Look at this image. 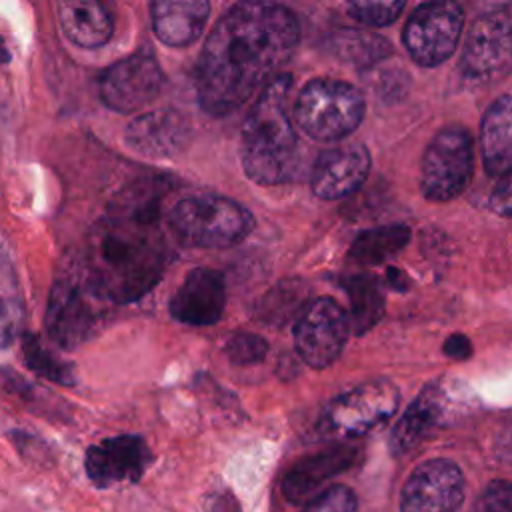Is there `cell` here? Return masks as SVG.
I'll return each instance as SVG.
<instances>
[{
    "label": "cell",
    "mask_w": 512,
    "mask_h": 512,
    "mask_svg": "<svg viewBox=\"0 0 512 512\" xmlns=\"http://www.w3.org/2000/svg\"><path fill=\"white\" fill-rule=\"evenodd\" d=\"M22 328V308L16 302L0 298V348L10 346Z\"/></svg>",
    "instance_id": "cell-32"
},
{
    "label": "cell",
    "mask_w": 512,
    "mask_h": 512,
    "mask_svg": "<svg viewBox=\"0 0 512 512\" xmlns=\"http://www.w3.org/2000/svg\"><path fill=\"white\" fill-rule=\"evenodd\" d=\"M6 60H10V54H8V48L4 46V42L0 40V62H6Z\"/></svg>",
    "instance_id": "cell-37"
},
{
    "label": "cell",
    "mask_w": 512,
    "mask_h": 512,
    "mask_svg": "<svg viewBox=\"0 0 512 512\" xmlns=\"http://www.w3.org/2000/svg\"><path fill=\"white\" fill-rule=\"evenodd\" d=\"M462 28L464 12L460 4L448 0L424 2L406 20L402 40L416 64L432 68L452 56Z\"/></svg>",
    "instance_id": "cell-9"
},
{
    "label": "cell",
    "mask_w": 512,
    "mask_h": 512,
    "mask_svg": "<svg viewBox=\"0 0 512 512\" xmlns=\"http://www.w3.org/2000/svg\"><path fill=\"white\" fill-rule=\"evenodd\" d=\"M152 464V452L138 434H120L92 444L84 458L90 482L98 488L138 482Z\"/></svg>",
    "instance_id": "cell-14"
},
{
    "label": "cell",
    "mask_w": 512,
    "mask_h": 512,
    "mask_svg": "<svg viewBox=\"0 0 512 512\" xmlns=\"http://www.w3.org/2000/svg\"><path fill=\"white\" fill-rule=\"evenodd\" d=\"M512 108L510 96L496 98L482 116L480 122V150L484 170L492 178L510 176L512 166Z\"/></svg>",
    "instance_id": "cell-20"
},
{
    "label": "cell",
    "mask_w": 512,
    "mask_h": 512,
    "mask_svg": "<svg viewBox=\"0 0 512 512\" xmlns=\"http://www.w3.org/2000/svg\"><path fill=\"white\" fill-rule=\"evenodd\" d=\"M166 76L150 52H134L108 66L98 90L102 102L116 112H136L152 104L164 90Z\"/></svg>",
    "instance_id": "cell-11"
},
{
    "label": "cell",
    "mask_w": 512,
    "mask_h": 512,
    "mask_svg": "<svg viewBox=\"0 0 512 512\" xmlns=\"http://www.w3.org/2000/svg\"><path fill=\"white\" fill-rule=\"evenodd\" d=\"M290 86V74H278L270 80L242 124V168L260 186L284 184L298 168V136L288 116Z\"/></svg>",
    "instance_id": "cell-3"
},
{
    "label": "cell",
    "mask_w": 512,
    "mask_h": 512,
    "mask_svg": "<svg viewBox=\"0 0 512 512\" xmlns=\"http://www.w3.org/2000/svg\"><path fill=\"white\" fill-rule=\"evenodd\" d=\"M210 512H240V508H238L236 500H234L228 492H222V494H218V496L212 500Z\"/></svg>",
    "instance_id": "cell-35"
},
{
    "label": "cell",
    "mask_w": 512,
    "mask_h": 512,
    "mask_svg": "<svg viewBox=\"0 0 512 512\" xmlns=\"http://www.w3.org/2000/svg\"><path fill=\"white\" fill-rule=\"evenodd\" d=\"M512 48L510 8H494L478 16L466 38L460 56V72L466 78L482 80L508 68Z\"/></svg>",
    "instance_id": "cell-13"
},
{
    "label": "cell",
    "mask_w": 512,
    "mask_h": 512,
    "mask_svg": "<svg viewBox=\"0 0 512 512\" xmlns=\"http://www.w3.org/2000/svg\"><path fill=\"white\" fill-rule=\"evenodd\" d=\"M224 354L234 366H254L266 358L268 342L250 332H236L224 344Z\"/></svg>",
    "instance_id": "cell-28"
},
{
    "label": "cell",
    "mask_w": 512,
    "mask_h": 512,
    "mask_svg": "<svg viewBox=\"0 0 512 512\" xmlns=\"http://www.w3.org/2000/svg\"><path fill=\"white\" fill-rule=\"evenodd\" d=\"M226 306L224 278L210 268H194L170 298L174 320L192 326L216 324Z\"/></svg>",
    "instance_id": "cell-17"
},
{
    "label": "cell",
    "mask_w": 512,
    "mask_h": 512,
    "mask_svg": "<svg viewBox=\"0 0 512 512\" xmlns=\"http://www.w3.org/2000/svg\"><path fill=\"white\" fill-rule=\"evenodd\" d=\"M344 290L350 300V332L362 336L384 316L382 284L372 274H354L344 280Z\"/></svg>",
    "instance_id": "cell-24"
},
{
    "label": "cell",
    "mask_w": 512,
    "mask_h": 512,
    "mask_svg": "<svg viewBox=\"0 0 512 512\" xmlns=\"http://www.w3.org/2000/svg\"><path fill=\"white\" fill-rule=\"evenodd\" d=\"M254 216L232 198L192 194L178 200L168 212L174 238L190 248H230L254 230Z\"/></svg>",
    "instance_id": "cell-4"
},
{
    "label": "cell",
    "mask_w": 512,
    "mask_h": 512,
    "mask_svg": "<svg viewBox=\"0 0 512 512\" xmlns=\"http://www.w3.org/2000/svg\"><path fill=\"white\" fill-rule=\"evenodd\" d=\"M470 512H512V488L506 480L490 482Z\"/></svg>",
    "instance_id": "cell-31"
},
{
    "label": "cell",
    "mask_w": 512,
    "mask_h": 512,
    "mask_svg": "<svg viewBox=\"0 0 512 512\" xmlns=\"http://www.w3.org/2000/svg\"><path fill=\"white\" fill-rule=\"evenodd\" d=\"M490 206L504 218L510 216V176L498 178L496 188L490 196Z\"/></svg>",
    "instance_id": "cell-33"
},
{
    "label": "cell",
    "mask_w": 512,
    "mask_h": 512,
    "mask_svg": "<svg viewBox=\"0 0 512 512\" xmlns=\"http://www.w3.org/2000/svg\"><path fill=\"white\" fill-rule=\"evenodd\" d=\"M388 284H390L394 290H406V288H408V276L404 274V270L388 268Z\"/></svg>",
    "instance_id": "cell-36"
},
{
    "label": "cell",
    "mask_w": 512,
    "mask_h": 512,
    "mask_svg": "<svg viewBox=\"0 0 512 512\" xmlns=\"http://www.w3.org/2000/svg\"><path fill=\"white\" fill-rule=\"evenodd\" d=\"M358 458V448L338 444L294 462L282 478V494L290 504H302L316 496V490L336 474L348 470Z\"/></svg>",
    "instance_id": "cell-18"
},
{
    "label": "cell",
    "mask_w": 512,
    "mask_h": 512,
    "mask_svg": "<svg viewBox=\"0 0 512 512\" xmlns=\"http://www.w3.org/2000/svg\"><path fill=\"white\" fill-rule=\"evenodd\" d=\"M106 306L108 302H104L78 272L62 276L54 282L48 298V334L58 346L66 350L76 348L100 330L106 318Z\"/></svg>",
    "instance_id": "cell-6"
},
{
    "label": "cell",
    "mask_w": 512,
    "mask_h": 512,
    "mask_svg": "<svg viewBox=\"0 0 512 512\" xmlns=\"http://www.w3.org/2000/svg\"><path fill=\"white\" fill-rule=\"evenodd\" d=\"M370 172V152L358 142L326 148L312 168V192L322 200H338L356 192Z\"/></svg>",
    "instance_id": "cell-15"
},
{
    "label": "cell",
    "mask_w": 512,
    "mask_h": 512,
    "mask_svg": "<svg viewBox=\"0 0 512 512\" xmlns=\"http://www.w3.org/2000/svg\"><path fill=\"white\" fill-rule=\"evenodd\" d=\"M464 474L448 458L418 464L400 490V512H460Z\"/></svg>",
    "instance_id": "cell-12"
},
{
    "label": "cell",
    "mask_w": 512,
    "mask_h": 512,
    "mask_svg": "<svg viewBox=\"0 0 512 512\" xmlns=\"http://www.w3.org/2000/svg\"><path fill=\"white\" fill-rule=\"evenodd\" d=\"M22 352H24L26 364L42 378L62 384V386H74L76 374H74L72 364H68L66 360H62L60 356L50 352L34 334L24 336Z\"/></svg>",
    "instance_id": "cell-27"
},
{
    "label": "cell",
    "mask_w": 512,
    "mask_h": 512,
    "mask_svg": "<svg viewBox=\"0 0 512 512\" xmlns=\"http://www.w3.org/2000/svg\"><path fill=\"white\" fill-rule=\"evenodd\" d=\"M154 34L168 46H188L204 30L210 4L204 0H156L150 6Z\"/></svg>",
    "instance_id": "cell-19"
},
{
    "label": "cell",
    "mask_w": 512,
    "mask_h": 512,
    "mask_svg": "<svg viewBox=\"0 0 512 512\" xmlns=\"http://www.w3.org/2000/svg\"><path fill=\"white\" fill-rule=\"evenodd\" d=\"M350 336L346 310L330 296L306 304L294 326V346L300 358L316 370L328 368Z\"/></svg>",
    "instance_id": "cell-10"
},
{
    "label": "cell",
    "mask_w": 512,
    "mask_h": 512,
    "mask_svg": "<svg viewBox=\"0 0 512 512\" xmlns=\"http://www.w3.org/2000/svg\"><path fill=\"white\" fill-rule=\"evenodd\" d=\"M300 24L272 2L234 4L210 30L196 66V94L204 112L226 116L274 80L292 58Z\"/></svg>",
    "instance_id": "cell-1"
},
{
    "label": "cell",
    "mask_w": 512,
    "mask_h": 512,
    "mask_svg": "<svg viewBox=\"0 0 512 512\" xmlns=\"http://www.w3.org/2000/svg\"><path fill=\"white\" fill-rule=\"evenodd\" d=\"M192 136L190 120L176 108H160L136 116L124 132L130 150L146 158L180 154Z\"/></svg>",
    "instance_id": "cell-16"
},
{
    "label": "cell",
    "mask_w": 512,
    "mask_h": 512,
    "mask_svg": "<svg viewBox=\"0 0 512 512\" xmlns=\"http://www.w3.org/2000/svg\"><path fill=\"white\" fill-rule=\"evenodd\" d=\"M400 394L386 382H366L336 396L324 410L318 428L326 436L356 438L384 424L398 408Z\"/></svg>",
    "instance_id": "cell-8"
},
{
    "label": "cell",
    "mask_w": 512,
    "mask_h": 512,
    "mask_svg": "<svg viewBox=\"0 0 512 512\" xmlns=\"http://www.w3.org/2000/svg\"><path fill=\"white\" fill-rule=\"evenodd\" d=\"M328 46L334 56L356 68H368L392 54L386 38L366 30H338L330 36Z\"/></svg>",
    "instance_id": "cell-26"
},
{
    "label": "cell",
    "mask_w": 512,
    "mask_h": 512,
    "mask_svg": "<svg viewBox=\"0 0 512 512\" xmlns=\"http://www.w3.org/2000/svg\"><path fill=\"white\" fill-rule=\"evenodd\" d=\"M444 354L452 360H466L472 354V344L464 334H452L444 340Z\"/></svg>",
    "instance_id": "cell-34"
},
{
    "label": "cell",
    "mask_w": 512,
    "mask_h": 512,
    "mask_svg": "<svg viewBox=\"0 0 512 512\" xmlns=\"http://www.w3.org/2000/svg\"><path fill=\"white\" fill-rule=\"evenodd\" d=\"M404 10V2H352L348 4V14L364 26L380 28L392 24L400 12Z\"/></svg>",
    "instance_id": "cell-29"
},
{
    "label": "cell",
    "mask_w": 512,
    "mask_h": 512,
    "mask_svg": "<svg viewBox=\"0 0 512 512\" xmlns=\"http://www.w3.org/2000/svg\"><path fill=\"white\" fill-rule=\"evenodd\" d=\"M442 412V392L438 382H428L420 394L410 402L400 420L390 432V452L394 456H404L414 446H418L432 426L438 422Z\"/></svg>",
    "instance_id": "cell-21"
},
{
    "label": "cell",
    "mask_w": 512,
    "mask_h": 512,
    "mask_svg": "<svg viewBox=\"0 0 512 512\" xmlns=\"http://www.w3.org/2000/svg\"><path fill=\"white\" fill-rule=\"evenodd\" d=\"M410 242V228L406 224H388L360 232L350 250L348 258L360 266H378L390 256L398 254Z\"/></svg>",
    "instance_id": "cell-25"
},
{
    "label": "cell",
    "mask_w": 512,
    "mask_h": 512,
    "mask_svg": "<svg viewBox=\"0 0 512 512\" xmlns=\"http://www.w3.org/2000/svg\"><path fill=\"white\" fill-rule=\"evenodd\" d=\"M162 190L136 182L96 226L78 272L108 304L142 298L164 274L170 246L160 228Z\"/></svg>",
    "instance_id": "cell-2"
},
{
    "label": "cell",
    "mask_w": 512,
    "mask_h": 512,
    "mask_svg": "<svg viewBox=\"0 0 512 512\" xmlns=\"http://www.w3.org/2000/svg\"><path fill=\"white\" fill-rule=\"evenodd\" d=\"M358 500L352 488L334 484L308 500L304 512H356Z\"/></svg>",
    "instance_id": "cell-30"
},
{
    "label": "cell",
    "mask_w": 512,
    "mask_h": 512,
    "mask_svg": "<svg viewBox=\"0 0 512 512\" xmlns=\"http://www.w3.org/2000/svg\"><path fill=\"white\" fill-rule=\"evenodd\" d=\"M306 300L308 286L298 278H284L254 304V316L264 326L284 328L292 320H298L306 308Z\"/></svg>",
    "instance_id": "cell-23"
},
{
    "label": "cell",
    "mask_w": 512,
    "mask_h": 512,
    "mask_svg": "<svg viewBox=\"0 0 512 512\" xmlns=\"http://www.w3.org/2000/svg\"><path fill=\"white\" fill-rule=\"evenodd\" d=\"M362 92L342 80L314 78L294 104L296 124L314 140L336 142L352 134L364 118Z\"/></svg>",
    "instance_id": "cell-5"
},
{
    "label": "cell",
    "mask_w": 512,
    "mask_h": 512,
    "mask_svg": "<svg viewBox=\"0 0 512 512\" xmlns=\"http://www.w3.org/2000/svg\"><path fill=\"white\" fill-rule=\"evenodd\" d=\"M474 168V142L466 128L444 126L440 128L422 158L420 188L432 202H448L460 196Z\"/></svg>",
    "instance_id": "cell-7"
},
{
    "label": "cell",
    "mask_w": 512,
    "mask_h": 512,
    "mask_svg": "<svg viewBox=\"0 0 512 512\" xmlns=\"http://www.w3.org/2000/svg\"><path fill=\"white\" fill-rule=\"evenodd\" d=\"M64 34L80 48H100L112 38L114 22L108 8L92 0H66L58 4Z\"/></svg>",
    "instance_id": "cell-22"
}]
</instances>
